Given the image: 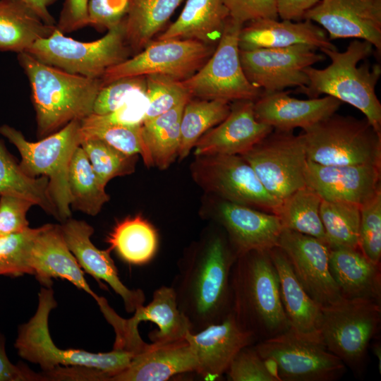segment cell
<instances>
[{
	"label": "cell",
	"mask_w": 381,
	"mask_h": 381,
	"mask_svg": "<svg viewBox=\"0 0 381 381\" xmlns=\"http://www.w3.org/2000/svg\"><path fill=\"white\" fill-rule=\"evenodd\" d=\"M236 258L228 238L212 233L180 261L171 286L191 332L220 322L231 312L230 276Z\"/></svg>",
	"instance_id": "1"
},
{
	"label": "cell",
	"mask_w": 381,
	"mask_h": 381,
	"mask_svg": "<svg viewBox=\"0 0 381 381\" xmlns=\"http://www.w3.org/2000/svg\"><path fill=\"white\" fill-rule=\"evenodd\" d=\"M330 59L324 68H305L308 83L298 90L309 98L322 94L333 97L361 111L370 125L381 133V103L375 87L381 76V66L368 58L376 54L368 42L355 39L344 52L321 49Z\"/></svg>",
	"instance_id": "2"
},
{
	"label": "cell",
	"mask_w": 381,
	"mask_h": 381,
	"mask_svg": "<svg viewBox=\"0 0 381 381\" xmlns=\"http://www.w3.org/2000/svg\"><path fill=\"white\" fill-rule=\"evenodd\" d=\"M230 285L231 313L257 340L289 329L277 272L269 250L238 255L231 268Z\"/></svg>",
	"instance_id": "3"
},
{
	"label": "cell",
	"mask_w": 381,
	"mask_h": 381,
	"mask_svg": "<svg viewBox=\"0 0 381 381\" xmlns=\"http://www.w3.org/2000/svg\"><path fill=\"white\" fill-rule=\"evenodd\" d=\"M18 60L30 81L38 137L44 138L92 113L103 86L101 78L66 72L26 52L18 54Z\"/></svg>",
	"instance_id": "4"
},
{
	"label": "cell",
	"mask_w": 381,
	"mask_h": 381,
	"mask_svg": "<svg viewBox=\"0 0 381 381\" xmlns=\"http://www.w3.org/2000/svg\"><path fill=\"white\" fill-rule=\"evenodd\" d=\"M57 306L52 286H43L38 294V305L33 316L18 327L14 343L20 358L40 365L43 373L58 367H79L100 372L104 381L124 370L135 354L114 349L107 353H91L83 349H61L53 341L49 316Z\"/></svg>",
	"instance_id": "5"
},
{
	"label": "cell",
	"mask_w": 381,
	"mask_h": 381,
	"mask_svg": "<svg viewBox=\"0 0 381 381\" xmlns=\"http://www.w3.org/2000/svg\"><path fill=\"white\" fill-rule=\"evenodd\" d=\"M0 133L18 149L19 166L25 175L48 178V191L59 221L71 218L68 174L72 156L83 140L81 121L73 120L37 142L28 141L20 131L6 124L0 126Z\"/></svg>",
	"instance_id": "6"
},
{
	"label": "cell",
	"mask_w": 381,
	"mask_h": 381,
	"mask_svg": "<svg viewBox=\"0 0 381 381\" xmlns=\"http://www.w3.org/2000/svg\"><path fill=\"white\" fill-rule=\"evenodd\" d=\"M307 160L322 165L381 167V133L365 118L336 113L303 130Z\"/></svg>",
	"instance_id": "7"
},
{
	"label": "cell",
	"mask_w": 381,
	"mask_h": 381,
	"mask_svg": "<svg viewBox=\"0 0 381 381\" xmlns=\"http://www.w3.org/2000/svg\"><path fill=\"white\" fill-rule=\"evenodd\" d=\"M26 53L66 72L101 78L107 69L128 59L131 51L126 41L123 20L102 38L92 42L75 40L56 28L49 37L37 40Z\"/></svg>",
	"instance_id": "8"
},
{
	"label": "cell",
	"mask_w": 381,
	"mask_h": 381,
	"mask_svg": "<svg viewBox=\"0 0 381 381\" xmlns=\"http://www.w3.org/2000/svg\"><path fill=\"white\" fill-rule=\"evenodd\" d=\"M381 320L380 304L344 298L322 307L321 344L354 371L361 370Z\"/></svg>",
	"instance_id": "9"
},
{
	"label": "cell",
	"mask_w": 381,
	"mask_h": 381,
	"mask_svg": "<svg viewBox=\"0 0 381 381\" xmlns=\"http://www.w3.org/2000/svg\"><path fill=\"white\" fill-rule=\"evenodd\" d=\"M242 25L229 18L212 56L191 77L181 81L191 97L233 102H255L263 91L252 85L243 71L238 35Z\"/></svg>",
	"instance_id": "10"
},
{
	"label": "cell",
	"mask_w": 381,
	"mask_h": 381,
	"mask_svg": "<svg viewBox=\"0 0 381 381\" xmlns=\"http://www.w3.org/2000/svg\"><path fill=\"white\" fill-rule=\"evenodd\" d=\"M253 347L279 381H334L346 372L345 364L321 343L303 339L291 329Z\"/></svg>",
	"instance_id": "11"
},
{
	"label": "cell",
	"mask_w": 381,
	"mask_h": 381,
	"mask_svg": "<svg viewBox=\"0 0 381 381\" xmlns=\"http://www.w3.org/2000/svg\"><path fill=\"white\" fill-rule=\"evenodd\" d=\"M191 172L200 186L226 202L274 213L282 201L268 193L241 155L198 156Z\"/></svg>",
	"instance_id": "12"
},
{
	"label": "cell",
	"mask_w": 381,
	"mask_h": 381,
	"mask_svg": "<svg viewBox=\"0 0 381 381\" xmlns=\"http://www.w3.org/2000/svg\"><path fill=\"white\" fill-rule=\"evenodd\" d=\"M241 156L268 193L280 200L306 185L308 160L300 134L273 130Z\"/></svg>",
	"instance_id": "13"
},
{
	"label": "cell",
	"mask_w": 381,
	"mask_h": 381,
	"mask_svg": "<svg viewBox=\"0 0 381 381\" xmlns=\"http://www.w3.org/2000/svg\"><path fill=\"white\" fill-rule=\"evenodd\" d=\"M215 46L193 40H155L143 49L106 71L103 85L124 77L163 75L183 81L195 74L213 54Z\"/></svg>",
	"instance_id": "14"
},
{
	"label": "cell",
	"mask_w": 381,
	"mask_h": 381,
	"mask_svg": "<svg viewBox=\"0 0 381 381\" xmlns=\"http://www.w3.org/2000/svg\"><path fill=\"white\" fill-rule=\"evenodd\" d=\"M306 44L283 48L240 50V61L248 81L265 92L286 87H304L308 79L305 68L324 61L323 54Z\"/></svg>",
	"instance_id": "15"
},
{
	"label": "cell",
	"mask_w": 381,
	"mask_h": 381,
	"mask_svg": "<svg viewBox=\"0 0 381 381\" xmlns=\"http://www.w3.org/2000/svg\"><path fill=\"white\" fill-rule=\"evenodd\" d=\"M278 247L286 255L306 292L321 307L342 298L329 270L330 248L326 243L313 236L283 229Z\"/></svg>",
	"instance_id": "16"
},
{
	"label": "cell",
	"mask_w": 381,
	"mask_h": 381,
	"mask_svg": "<svg viewBox=\"0 0 381 381\" xmlns=\"http://www.w3.org/2000/svg\"><path fill=\"white\" fill-rule=\"evenodd\" d=\"M304 19L322 27L329 40H365L381 54V0H321Z\"/></svg>",
	"instance_id": "17"
},
{
	"label": "cell",
	"mask_w": 381,
	"mask_h": 381,
	"mask_svg": "<svg viewBox=\"0 0 381 381\" xmlns=\"http://www.w3.org/2000/svg\"><path fill=\"white\" fill-rule=\"evenodd\" d=\"M59 226L68 249L83 270L94 277L102 289H107L102 282L107 283L122 298L127 313H133L144 305V292L140 289H128L120 279L110 256L111 250H100L91 241L94 233L92 226L85 221L69 218Z\"/></svg>",
	"instance_id": "18"
},
{
	"label": "cell",
	"mask_w": 381,
	"mask_h": 381,
	"mask_svg": "<svg viewBox=\"0 0 381 381\" xmlns=\"http://www.w3.org/2000/svg\"><path fill=\"white\" fill-rule=\"evenodd\" d=\"M185 339L193 348L197 358L195 373L205 380L221 377L237 353L258 341L231 312L220 322L198 332L187 333Z\"/></svg>",
	"instance_id": "19"
},
{
	"label": "cell",
	"mask_w": 381,
	"mask_h": 381,
	"mask_svg": "<svg viewBox=\"0 0 381 381\" xmlns=\"http://www.w3.org/2000/svg\"><path fill=\"white\" fill-rule=\"evenodd\" d=\"M28 263L32 275L43 286H52V278L66 279L90 295L102 313L110 307L107 300L96 294L87 284L84 271L68 249L59 225L42 226L32 243Z\"/></svg>",
	"instance_id": "20"
},
{
	"label": "cell",
	"mask_w": 381,
	"mask_h": 381,
	"mask_svg": "<svg viewBox=\"0 0 381 381\" xmlns=\"http://www.w3.org/2000/svg\"><path fill=\"white\" fill-rule=\"evenodd\" d=\"M380 168L373 164L322 165L307 161L305 183L324 200L361 206L381 190Z\"/></svg>",
	"instance_id": "21"
},
{
	"label": "cell",
	"mask_w": 381,
	"mask_h": 381,
	"mask_svg": "<svg viewBox=\"0 0 381 381\" xmlns=\"http://www.w3.org/2000/svg\"><path fill=\"white\" fill-rule=\"evenodd\" d=\"M132 318L126 320V335L123 349L140 353L147 350L150 344L142 339L138 325L143 321L155 323L158 330L149 333L152 343L162 345L184 340L192 332L188 318L179 310L175 293L171 286H162L152 295V301L146 306L137 308Z\"/></svg>",
	"instance_id": "22"
},
{
	"label": "cell",
	"mask_w": 381,
	"mask_h": 381,
	"mask_svg": "<svg viewBox=\"0 0 381 381\" xmlns=\"http://www.w3.org/2000/svg\"><path fill=\"white\" fill-rule=\"evenodd\" d=\"M274 129L257 120L254 102H233L226 118L207 131L195 143L196 157L214 155H241Z\"/></svg>",
	"instance_id": "23"
},
{
	"label": "cell",
	"mask_w": 381,
	"mask_h": 381,
	"mask_svg": "<svg viewBox=\"0 0 381 381\" xmlns=\"http://www.w3.org/2000/svg\"><path fill=\"white\" fill-rule=\"evenodd\" d=\"M289 93L263 92L254 102L257 120L279 131H293L296 128L306 130L335 114L342 103L329 95L299 99Z\"/></svg>",
	"instance_id": "24"
},
{
	"label": "cell",
	"mask_w": 381,
	"mask_h": 381,
	"mask_svg": "<svg viewBox=\"0 0 381 381\" xmlns=\"http://www.w3.org/2000/svg\"><path fill=\"white\" fill-rule=\"evenodd\" d=\"M217 219L237 257L277 247L284 229L274 213L226 201L220 205Z\"/></svg>",
	"instance_id": "25"
},
{
	"label": "cell",
	"mask_w": 381,
	"mask_h": 381,
	"mask_svg": "<svg viewBox=\"0 0 381 381\" xmlns=\"http://www.w3.org/2000/svg\"><path fill=\"white\" fill-rule=\"evenodd\" d=\"M306 44L316 49H335L325 30L315 23L261 18L244 24L238 35L240 50L283 48Z\"/></svg>",
	"instance_id": "26"
},
{
	"label": "cell",
	"mask_w": 381,
	"mask_h": 381,
	"mask_svg": "<svg viewBox=\"0 0 381 381\" xmlns=\"http://www.w3.org/2000/svg\"><path fill=\"white\" fill-rule=\"evenodd\" d=\"M277 272L280 296L291 329L296 335L321 343L322 307L306 292L280 248L269 250Z\"/></svg>",
	"instance_id": "27"
},
{
	"label": "cell",
	"mask_w": 381,
	"mask_h": 381,
	"mask_svg": "<svg viewBox=\"0 0 381 381\" xmlns=\"http://www.w3.org/2000/svg\"><path fill=\"white\" fill-rule=\"evenodd\" d=\"M197 367L194 351L186 339L162 345L152 343L109 381H165L179 374L195 373Z\"/></svg>",
	"instance_id": "28"
},
{
	"label": "cell",
	"mask_w": 381,
	"mask_h": 381,
	"mask_svg": "<svg viewBox=\"0 0 381 381\" xmlns=\"http://www.w3.org/2000/svg\"><path fill=\"white\" fill-rule=\"evenodd\" d=\"M329 270L342 298H363L380 304V264L369 260L360 249L330 248Z\"/></svg>",
	"instance_id": "29"
},
{
	"label": "cell",
	"mask_w": 381,
	"mask_h": 381,
	"mask_svg": "<svg viewBox=\"0 0 381 381\" xmlns=\"http://www.w3.org/2000/svg\"><path fill=\"white\" fill-rule=\"evenodd\" d=\"M229 18L222 0H186L176 20L156 40H193L216 47Z\"/></svg>",
	"instance_id": "30"
},
{
	"label": "cell",
	"mask_w": 381,
	"mask_h": 381,
	"mask_svg": "<svg viewBox=\"0 0 381 381\" xmlns=\"http://www.w3.org/2000/svg\"><path fill=\"white\" fill-rule=\"evenodd\" d=\"M56 28L48 25L20 0H0V51L28 52Z\"/></svg>",
	"instance_id": "31"
},
{
	"label": "cell",
	"mask_w": 381,
	"mask_h": 381,
	"mask_svg": "<svg viewBox=\"0 0 381 381\" xmlns=\"http://www.w3.org/2000/svg\"><path fill=\"white\" fill-rule=\"evenodd\" d=\"M183 0H130L125 37L135 54L150 43Z\"/></svg>",
	"instance_id": "32"
},
{
	"label": "cell",
	"mask_w": 381,
	"mask_h": 381,
	"mask_svg": "<svg viewBox=\"0 0 381 381\" xmlns=\"http://www.w3.org/2000/svg\"><path fill=\"white\" fill-rule=\"evenodd\" d=\"M109 249L131 265H142L156 253L158 237L155 229L140 215L118 222L107 236Z\"/></svg>",
	"instance_id": "33"
},
{
	"label": "cell",
	"mask_w": 381,
	"mask_h": 381,
	"mask_svg": "<svg viewBox=\"0 0 381 381\" xmlns=\"http://www.w3.org/2000/svg\"><path fill=\"white\" fill-rule=\"evenodd\" d=\"M186 103L181 104L143 123V140L151 155L154 166L160 169H167L178 157L181 120Z\"/></svg>",
	"instance_id": "34"
},
{
	"label": "cell",
	"mask_w": 381,
	"mask_h": 381,
	"mask_svg": "<svg viewBox=\"0 0 381 381\" xmlns=\"http://www.w3.org/2000/svg\"><path fill=\"white\" fill-rule=\"evenodd\" d=\"M48 184V178L44 176L32 178L25 175L0 140V196L12 195L30 200L59 220L57 210L49 194Z\"/></svg>",
	"instance_id": "35"
},
{
	"label": "cell",
	"mask_w": 381,
	"mask_h": 381,
	"mask_svg": "<svg viewBox=\"0 0 381 381\" xmlns=\"http://www.w3.org/2000/svg\"><path fill=\"white\" fill-rule=\"evenodd\" d=\"M322 201L313 189L305 185L282 200L274 214L278 216L284 229L313 236L326 243L320 215Z\"/></svg>",
	"instance_id": "36"
},
{
	"label": "cell",
	"mask_w": 381,
	"mask_h": 381,
	"mask_svg": "<svg viewBox=\"0 0 381 381\" xmlns=\"http://www.w3.org/2000/svg\"><path fill=\"white\" fill-rule=\"evenodd\" d=\"M68 186L71 207L87 214H97L109 200L105 187L98 181L80 145L75 150L70 162Z\"/></svg>",
	"instance_id": "37"
},
{
	"label": "cell",
	"mask_w": 381,
	"mask_h": 381,
	"mask_svg": "<svg viewBox=\"0 0 381 381\" xmlns=\"http://www.w3.org/2000/svg\"><path fill=\"white\" fill-rule=\"evenodd\" d=\"M231 109L229 102L219 99H193L185 105L181 120V140L178 157L183 159L199 138L224 121Z\"/></svg>",
	"instance_id": "38"
},
{
	"label": "cell",
	"mask_w": 381,
	"mask_h": 381,
	"mask_svg": "<svg viewBox=\"0 0 381 381\" xmlns=\"http://www.w3.org/2000/svg\"><path fill=\"white\" fill-rule=\"evenodd\" d=\"M360 205L322 200L320 215L330 248L359 249Z\"/></svg>",
	"instance_id": "39"
},
{
	"label": "cell",
	"mask_w": 381,
	"mask_h": 381,
	"mask_svg": "<svg viewBox=\"0 0 381 381\" xmlns=\"http://www.w3.org/2000/svg\"><path fill=\"white\" fill-rule=\"evenodd\" d=\"M80 147L104 187L113 178L131 174L135 171L137 155L125 154L97 138L83 139Z\"/></svg>",
	"instance_id": "40"
},
{
	"label": "cell",
	"mask_w": 381,
	"mask_h": 381,
	"mask_svg": "<svg viewBox=\"0 0 381 381\" xmlns=\"http://www.w3.org/2000/svg\"><path fill=\"white\" fill-rule=\"evenodd\" d=\"M42 229V226L28 227L20 232L0 236V276L32 275L28 263L29 253L34 239Z\"/></svg>",
	"instance_id": "41"
},
{
	"label": "cell",
	"mask_w": 381,
	"mask_h": 381,
	"mask_svg": "<svg viewBox=\"0 0 381 381\" xmlns=\"http://www.w3.org/2000/svg\"><path fill=\"white\" fill-rule=\"evenodd\" d=\"M83 140H102L119 151L130 155L140 154L147 167H153L151 155L145 143L142 125L135 126H108L83 127Z\"/></svg>",
	"instance_id": "42"
},
{
	"label": "cell",
	"mask_w": 381,
	"mask_h": 381,
	"mask_svg": "<svg viewBox=\"0 0 381 381\" xmlns=\"http://www.w3.org/2000/svg\"><path fill=\"white\" fill-rule=\"evenodd\" d=\"M148 106L145 120L156 117L192 97L181 81L169 76L151 74L145 76Z\"/></svg>",
	"instance_id": "43"
},
{
	"label": "cell",
	"mask_w": 381,
	"mask_h": 381,
	"mask_svg": "<svg viewBox=\"0 0 381 381\" xmlns=\"http://www.w3.org/2000/svg\"><path fill=\"white\" fill-rule=\"evenodd\" d=\"M359 249L372 262L381 259V190L360 207Z\"/></svg>",
	"instance_id": "44"
},
{
	"label": "cell",
	"mask_w": 381,
	"mask_h": 381,
	"mask_svg": "<svg viewBox=\"0 0 381 381\" xmlns=\"http://www.w3.org/2000/svg\"><path fill=\"white\" fill-rule=\"evenodd\" d=\"M145 92V76L116 79L101 87L95 98L92 114L96 115L108 114L131 98Z\"/></svg>",
	"instance_id": "45"
},
{
	"label": "cell",
	"mask_w": 381,
	"mask_h": 381,
	"mask_svg": "<svg viewBox=\"0 0 381 381\" xmlns=\"http://www.w3.org/2000/svg\"><path fill=\"white\" fill-rule=\"evenodd\" d=\"M148 99L145 93L138 95L114 111L103 115L91 114L81 121L83 127L141 126L145 120Z\"/></svg>",
	"instance_id": "46"
},
{
	"label": "cell",
	"mask_w": 381,
	"mask_h": 381,
	"mask_svg": "<svg viewBox=\"0 0 381 381\" xmlns=\"http://www.w3.org/2000/svg\"><path fill=\"white\" fill-rule=\"evenodd\" d=\"M225 374L231 381H279L253 345L243 348L237 353Z\"/></svg>",
	"instance_id": "47"
},
{
	"label": "cell",
	"mask_w": 381,
	"mask_h": 381,
	"mask_svg": "<svg viewBox=\"0 0 381 381\" xmlns=\"http://www.w3.org/2000/svg\"><path fill=\"white\" fill-rule=\"evenodd\" d=\"M34 203L24 198L0 196V236L23 231L29 227L26 214Z\"/></svg>",
	"instance_id": "48"
},
{
	"label": "cell",
	"mask_w": 381,
	"mask_h": 381,
	"mask_svg": "<svg viewBox=\"0 0 381 381\" xmlns=\"http://www.w3.org/2000/svg\"><path fill=\"white\" fill-rule=\"evenodd\" d=\"M130 0H89L88 25L98 30H109L125 19Z\"/></svg>",
	"instance_id": "49"
},
{
	"label": "cell",
	"mask_w": 381,
	"mask_h": 381,
	"mask_svg": "<svg viewBox=\"0 0 381 381\" xmlns=\"http://www.w3.org/2000/svg\"><path fill=\"white\" fill-rule=\"evenodd\" d=\"M229 18L243 25L261 18L278 19L274 0H222Z\"/></svg>",
	"instance_id": "50"
},
{
	"label": "cell",
	"mask_w": 381,
	"mask_h": 381,
	"mask_svg": "<svg viewBox=\"0 0 381 381\" xmlns=\"http://www.w3.org/2000/svg\"><path fill=\"white\" fill-rule=\"evenodd\" d=\"M88 3L89 0H65L56 28L68 33L88 26Z\"/></svg>",
	"instance_id": "51"
},
{
	"label": "cell",
	"mask_w": 381,
	"mask_h": 381,
	"mask_svg": "<svg viewBox=\"0 0 381 381\" xmlns=\"http://www.w3.org/2000/svg\"><path fill=\"white\" fill-rule=\"evenodd\" d=\"M46 376L37 373L24 364H13L6 351V337L0 332V381H45Z\"/></svg>",
	"instance_id": "52"
},
{
	"label": "cell",
	"mask_w": 381,
	"mask_h": 381,
	"mask_svg": "<svg viewBox=\"0 0 381 381\" xmlns=\"http://www.w3.org/2000/svg\"><path fill=\"white\" fill-rule=\"evenodd\" d=\"M321 0H274L278 16L282 20L301 21L308 11Z\"/></svg>",
	"instance_id": "53"
},
{
	"label": "cell",
	"mask_w": 381,
	"mask_h": 381,
	"mask_svg": "<svg viewBox=\"0 0 381 381\" xmlns=\"http://www.w3.org/2000/svg\"><path fill=\"white\" fill-rule=\"evenodd\" d=\"M29 6L48 25H56V22L49 11V7L56 0H20Z\"/></svg>",
	"instance_id": "54"
}]
</instances>
